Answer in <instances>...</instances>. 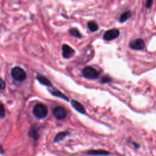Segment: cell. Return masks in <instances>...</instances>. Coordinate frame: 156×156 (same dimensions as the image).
Returning a JSON list of instances; mask_svg holds the SVG:
<instances>
[{"label":"cell","mask_w":156,"mask_h":156,"mask_svg":"<svg viewBox=\"0 0 156 156\" xmlns=\"http://www.w3.org/2000/svg\"><path fill=\"white\" fill-rule=\"evenodd\" d=\"M48 108L43 104H37L33 109L34 115L39 119L45 118L48 115Z\"/></svg>","instance_id":"1"},{"label":"cell","mask_w":156,"mask_h":156,"mask_svg":"<svg viewBox=\"0 0 156 156\" xmlns=\"http://www.w3.org/2000/svg\"><path fill=\"white\" fill-rule=\"evenodd\" d=\"M11 75L14 79L20 82L24 81L26 78V73L22 69L18 66L15 67L12 70Z\"/></svg>","instance_id":"2"},{"label":"cell","mask_w":156,"mask_h":156,"mask_svg":"<svg viewBox=\"0 0 156 156\" xmlns=\"http://www.w3.org/2000/svg\"><path fill=\"white\" fill-rule=\"evenodd\" d=\"M99 74H100L99 71L92 66H86L82 70V75L87 79H96L99 76Z\"/></svg>","instance_id":"3"},{"label":"cell","mask_w":156,"mask_h":156,"mask_svg":"<svg viewBox=\"0 0 156 156\" xmlns=\"http://www.w3.org/2000/svg\"><path fill=\"white\" fill-rule=\"evenodd\" d=\"M54 116L58 119H64L67 116V111L66 109L62 106H57L53 111Z\"/></svg>","instance_id":"4"},{"label":"cell","mask_w":156,"mask_h":156,"mask_svg":"<svg viewBox=\"0 0 156 156\" xmlns=\"http://www.w3.org/2000/svg\"><path fill=\"white\" fill-rule=\"evenodd\" d=\"M145 46L144 42L142 39H137L134 40L129 43V47L135 50H142Z\"/></svg>","instance_id":"5"},{"label":"cell","mask_w":156,"mask_h":156,"mask_svg":"<svg viewBox=\"0 0 156 156\" xmlns=\"http://www.w3.org/2000/svg\"><path fill=\"white\" fill-rule=\"evenodd\" d=\"M119 35V31L117 29H112L107 31L104 34L103 39L106 40H112L117 38Z\"/></svg>","instance_id":"6"},{"label":"cell","mask_w":156,"mask_h":156,"mask_svg":"<svg viewBox=\"0 0 156 156\" xmlns=\"http://www.w3.org/2000/svg\"><path fill=\"white\" fill-rule=\"evenodd\" d=\"M75 50L67 45L62 46V56L65 59H69L74 54Z\"/></svg>","instance_id":"7"},{"label":"cell","mask_w":156,"mask_h":156,"mask_svg":"<svg viewBox=\"0 0 156 156\" xmlns=\"http://www.w3.org/2000/svg\"><path fill=\"white\" fill-rule=\"evenodd\" d=\"M71 105L77 112H79V113L82 114L85 113V109L80 102L75 100H73L71 101Z\"/></svg>","instance_id":"8"},{"label":"cell","mask_w":156,"mask_h":156,"mask_svg":"<svg viewBox=\"0 0 156 156\" xmlns=\"http://www.w3.org/2000/svg\"><path fill=\"white\" fill-rule=\"evenodd\" d=\"M37 79L38 81L41 83V84H43L46 86H51V82L50 81L49 79H48L47 78L43 76H41L39 75L37 76Z\"/></svg>","instance_id":"9"},{"label":"cell","mask_w":156,"mask_h":156,"mask_svg":"<svg viewBox=\"0 0 156 156\" xmlns=\"http://www.w3.org/2000/svg\"><path fill=\"white\" fill-rule=\"evenodd\" d=\"M88 154L90 155H108L109 153L104 150H91L87 152Z\"/></svg>","instance_id":"10"},{"label":"cell","mask_w":156,"mask_h":156,"mask_svg":"<svg viewBox=\"0 0 156 156\" xmlns=\"http://www.w3.org/2000/svg\"><path fill=\"white\" fill-rule=\"evenodd\" d=\"M131 16V13L129 11H126L123 12L119 17V22L121 23L125 22Z\"/></svg>","instance_id":"11"},{"label":"cell","mask_w":156,"mask_h":156,"mask_svg":"<svg viewBox=\"0 0 156 156\" xmlns=\"http://www.w3.org/2000/svg\"><path fill=\"white\" fill-rule=\"evenodd\" d=\"M51 93L53 94V95L56 96H58V97H59V98H61L62 99H64V100H66V101H69V98H67L65 95H64L63 93H62L60 92H59V90H56V89H53V90L51 91Z\"/></svg>","instance_id":"12"},{"label":"cell","mask_w":156,"mask_h":156,"mask_svg":"<svg viewBox=\"0 0 156 156\" xmlns=\"http://www.w3.org/2000/svg\"><path fill=\"white\" fill-rule=\"evenodd\" d=\"M87 26H88V29H89L92 32H95V31H96L99 28L98 25L95 22H88Z\"/></svg>","instance_id":"13"},{"label":"cell","mask_w":156,"mask_h":156,"mask_svg":"<svg viewBox=\"0 0 156 156\" xmlns=\"http://www.w3.org/2000/svg\"><path fill=\"white\" fill-rule=\"evenodd\" d=\"M69 33L71 35L73 36L76 38H81V34H80L79 31H78L76 28H71L69 30Z\"/></svg>","instance_id":"14"},{"label":"cell","mask_w":156,"mask_h":156,"mask_svg":"<svg viewBox=\"0 0 156 156\" xmlns=\"http://www.w3.org/2000/svg\"><path fill=\"white\" fill-rule=\"evenodd\" d=\"M29 135L31 137L33 138L34 140H37L39 138V134L37 130L35 128H33L31 129V131L29 132Z\"/></svg>","instance_id":"15"},{"label":"cell","mask_w":156,"mask_h":156,"mask_svg":"<svg viewBox=\"0 0 156 156\" xmlns=\"http://www.w3.org/2000/svg\"><path fill=\"white\" fill-rule=\"evenodd\" d=\"M69 134L68 132H60L59 134H58L57 135L56 137L54 138V142H58L60 140H62V139H64L67 135Z\"/></svg>","instance_id":"16"},{"label":"cell","mask_w":156,"mask_h":156,"mask_svg":"<svg viewBox=\"0 0 156 156\" xmlns=\"http://www.w3.org/2000/svg\"><path fill=\"white\" fill-rule=\"evenodd\" d=\"M5 115H6V112H5L4 106L3 104L0 102V118H4Z\"/></svg>","instance_id":"17"},{"label":"cell","mask_w":156,"mask_h":156,"mask_svg":"<svg viewBox=\"0 0 156 156\" xmlns=\"http://www.w3.org/2000/svg\"><path fill=\"white\" fill-rule=\"evenodd\" d=\"M111 81V77H109L108 76H103L102 77L101 79V83H107L109 82H110Z\"/></svg>","instance_id":"18"},{"label":"cell","mask_w":156,"mask_h":156,"mask_svg":"<svg viewBox=\"0 0 156 156\" xmlns=\"http://www.w3.org/2000/svg\"><path fill=\"white\" fill-rule=\"evenodd\" d=\"M5 88H6V84L1 78H0V90H4Z\"/></svg>","instance_id":"19"},{"label":"cell","mask_w":156,"mask_h":156,"mask_svg":"<svg viewBox=\"0 0 156 156\" xmlns=\"http://www.w3.org/2000/svg\"><path fill=\"white\" fill-rule=\"evenodd\" d=\"M153 3V0H147V4H146V6L148 9H150L152 6V4Z\"/></svg>","instance_id":"20"}]
</instances>
